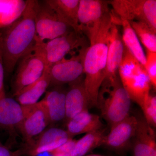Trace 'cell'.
<instances>
[{
	"instance_id": "obj_19",
	"label": "cell",
	"mask_w": 156,
	"mask_h": 156,
	"mask_svg": "<svg viewBox=\"0 0 156 156\" xmlns=\"http://www.w3.org/2000/svg\"><path fill=\"white\" fill-rule=\"evenodd\" d=\"M44 2L53 10L61 21L73 30L80 33L78 20L80 0H47Z\"/></svg>"
},
{
	"instance_id": "obj_24",
	"label": "cell",
	"mask_w": 156,
	"mask_h": 156,
	"mask_svg": "<svg viewBox=\"0 0 156 156\" xmlns=\"http://www.w3.org/2000/svg\"><path fill=\"white\" fill-rule=\"evenodd\" d=\"M26 1H0V30L15 21L25 9Z\"/></svg>"
},
{
	"instance_id": "obj_30",
	"label": "cell",
	"mask_w": 156,
	"mask_h": 156,
	"mask_svg": "<svg viewBox=\"0 0 156 156\" xmlns=\"http://www.w3.org/2000/svg\"><path fill=\"white\" fill-rule=\"evenodd\" d=\"M24 153V151L22 150L11 151L9 148L0 143V156H21Z\"/></svg>"
},
{
	"instance_id": "obj_1",
	"label": "cell",
	"mask_w": 156,
	"mask_h": 156,
	"mask_svg": "<svg viewBox=\"0 0 156 156\" xmlns=\"http://www.w3.org/2000/svg\"><path fill=\"white\" fill-rule=\"evenodd\" d=\"M39 2L26 1L24 10L15 21L0 30L5 74L15 66L37 43L36 16Z\"/></svg>"
},
{
	"instance_id": "obj_5",
	"label": "cell",
	"mask_w": 156,
	"mask_h": 156,
	"mask_svg": "<svg viewBox=\"0 0 156 156\" xmlns=\"http://www.w3.org/2000/svg\"><path fill=\"white\" fill-rule=\"evenodd\" d=\"M43 43L37 41L20 59L12 85L14 95L35 82L44 73L47 65Z\"/></svg>"
},
{
	"instance_id": "obj_14",
	"label": "cell",
	"mask_w": 156,
	"mask_h": 156,
	"mask_svg": "<svg viewBox=\"0 0 156 156\" xmlns=\"http://www.w3.org/2000/svg\"><path fill=\"white\" fill-rule=\"evenodd\" d=\"M31 105H21L6 96L5 91L0 94V128L11 131L18 128L30 109Z\"/></svg>"
},
{
	"instance_id": "obj_26",
	"label": "cell",
	"mask_w": 156,
	"mask_h": 156,
	"mask_svg": "<svg viewBox=\"0 0 156 156\" xmlns=\"http://www.w3.org/2000/svg\"><path fill=\"white\" fill-rule=\"evenodd\" d=\"M144 119L153 128L156 126V96L150 94L146 98L141 106Z\"/></svg>"
},
{
	"instance_id": "obj_21",
	"label": "cell",
	"mask_w": 156,
	"mask_h": 156,
	"mask_svg": "<svg viewBox=\"0 0 156 156\" xmlns=\"http://www.w3.org/2000/svg\"><path fill=\"white\" fill-rule=\"evenodd\" d=\"M50 68L46 67L41 77L14 95L18 103L21 105H29L38 102L39 99L50 86Z\"/></svg>"
},
{
	"instance_id": "obj_8",
	"label": "cell",
	"mask_w": 156,
	"mask_h": 156,
	"mask_svg": "<svg viewBox=\"0 0 156 156\" xmlns=\"http://www.w3.org/2000/svg\"><path fill=\"white\" fill-rule=\"evenodd\" d=\"M44 3L43 5L39 4L36 16L37 41H48L73 30L58 18L49 6Z\"/></svg>"
},
{
	"instance_id": "obj_27",
	"label": "cell",
	"mask_w": 156,
	"mask_h": 156,
	"mask_svg": "<svg viewBox=\"0 0 156 156\" xmlns=\"http://www.w3.org/2000/svg\"><path fill=\"white\" fill-rule=\"evenodd\" d=\"M146 62L144 68L150 80L152 86L156 88V53L147 50Z\"/></svg>"
},
{
	"instance_id": "obj_17",
	"label": "cell",
	"mask_w": 156,
	"mask_h": 156,
	"mask_svg": "<svg viewBox=\"0 0 156 156\" xmlns=\"http://www.w3.org/2000/svg\"><path fill=\"white\" fill-rule=\"evenodd\" d=\"M70 84L66 95V117L67 122L81 112L88 110L89 98L82 77Z\"/></svg>"
},
{
	"instance_id": "obj_31",
	"label": "cell",
	"mask_w": 156,
	"mask_h": 156,
	"mask_svg": "<svg viewBox=\"0 0 156 156\" xmlns=\"http://www.w3.org/2000/svg\"><path fill=\"white\" fill-rule=\"evenodd\" d=\"M85 156H104L103 155H101L99 154H91L89 155Z\"/></svg>"
},
{
	"instance_id": "obj_3",
	"label": "cell",
	"mask_w": 156,
	"mask_h": 156,
	"mask_svg": "<svg viewBox=\"0 0 156 156\" xmlns=\"http://www.w3.org/2000/svg\"><path fill=\"white\" fill-rule=\"evenodd\" d=\"M131 101L119 77L114 81L102 83L98 97L97 107L111 126L130 115Z\"/></svg>"
},
{
	"instance_id": "obj_4",
	"label": "cell",
	"mask_w": 156,
	"mask_h": 156,
	"mask_svg": "<svg viewBox=\"0 0 156 156\" xmlns=\"http://www.w3.org/2000/svg\"><path fill=\"white\" fill-rule=\"evenodd\" d=\"M118 73L121 83L131 100L140 107L150 94L151 84L143 66L125 47Z\"/></svg>"
},
{
	"instance_id": "obj_6",
	"label": "cell",
	"mask_w": 156,
	"mask_h": 156,
	"mask_svg": "<svg viewBox=\"0 0 156 156\" xmlns=\"http://www.w3.org/2000/svg\"><path fill=\"white\" fill-rule=\"evenodd\" d=\"M108 2L120 20L144 23L156 32V0H113Z\"/></svg>"
},
{
	"instance_id": "obj_18",
	"label": "cell",
	"mask_w": 156,
	"mask_h": 156,
	"mask_svg": "<svg viewBox=\"0 0 156 156\" xmlns=\"http://www.w3.org/2000/svg\"><path fill=\"white\" fill-rule=\"evenodd\" d=\"M66 92L61 86L55 87L47 92L41 101L48 113L50 124L58 122L65 119Z\"/></svg>"
},
{
	"instance_id": "obj_15",
	"label": "cell",
	"mask_w": 156,
	"mask_h": 156,
	"mask_svg": "<svg viewBox=\"0 0 156 156\" xmlns=\"http://www.w3.org/2000/svg\"><path fill=\"white\" fill-rule=\"evenodd\" d=\"M70 138L66 130L61 128H50L39 135L35 142L30 146L25 152L31 156H36L46 152L52 151L64 144Z\"/></svg>"
},
{
	"instance_id": "obj_16",
	"label": "cell",
	"mask_w": 156,
	"mask_h": 156,
	"mask_svg": "<svg viewBox=\"0 0 156 156\" xmlns=\"http://www.w3.org/2000/svg\"><path fill=\"white\" fill-rule=\"evenodd\" d=\"M133 140V156H156L154 130L148 124L144 118H137V127Z\"/></svg>"
},
{
	"instance_id": "obj_29",
	"label": "cell",
	"mask_w": 156,
	"mask_h": 156,
	"mask_svg": "<svg viewBox=\"0 0 156 156\" xmlns=\"http://www.w3.org/2000/svg\"><path fill=\"white\" fill-rule=\"evenodd\" d=\"M5 75L2 40H1V35H0V94L5 91L4 84Z\"/></svg>"
},
{
	"instance_id": "obj_22",
	"label": "cell",
	"mask_w": 156,
	"mask_h": 156,
	"mask_svg": "<svg viewBox=\"0 0 156 156\" xmlns=\"http://www.w3.org/2000/svg\"><path fill=\"white\" fill-rule=\"evenodd\" d=\"M119 25L122 27V37L125 48L144 67L146 62V54L130 22L127 20H119Z\"/></svg>"
},
{
	"instance_id": "obj_11",
	"label": "cell",
	"mask_w": 156,
	"mask_h": 156,
	"mask_svg": "<svg viewBox=\"0 0 156 156\" xmlns=\"http://www.w3.org/2000/svg\"><path fill=\"white\" fill-rule=\"evenodd\" d=\"M118 26L113 21L107 36L108 52L104 81H113L119 77L118 71L124 56L125 46Z\"/></svg>"
},
{
	"instance_id": "obj_25",
	"label": "cell",
	"mask_w": 156,
	"mask_h": 156,
	"mask_svg": "<svg viewBox=\"0 0 156 156\" xmlns=\"http://www.w3.org/2000/svg\"><path fill=\"white\" fill-rule=\"evenodd\" d=\"M131 27L136 36L147 51L156 53V32L146 23L140 21H131Z\"/></svg>"
},
{
	"instance_id": "obj_2",
	"label": "cell",
	"mask_w": 156,
	"mask_h": 156,
	"mask_svg": "<svg viewBox=\"0 0 156 156\" xmlns=\"http://www.w3.org/2000/svg\"><path fill=\"white\" fill-rule=\"evenodd\" d=\"M113 21V14L110 11L104 19L96 35L89 41L90 46L85 50L84 84L89 107H97L98 93L105 78L108 52L107 36Z\"/></svg>"
},
{
	"instance_id": "obj_28",
	"label": "cell",
	"mask_w": 156,
	"mask_h": 156,
	"mask_svg": "<svg viewBox=\"0 0 156 156\" xmlns=\"http://www.w3.org/2000/svg\"><path fill=\"white\" fill-rule=\"evenodd\" d=\"M76 141L73 138L70 139L64 144L50 153L53 156H72Z\"/></svg>"
},
{
	"instance_id": "obj_7",
	"label": "cell",
	"mask_w": 156,
	"mask_h": 156,
	"mask_svg": "<svg viewBox=\"0 0 156 156\" xmlns=\"http://www.w3.org/2000/svg\"><path fill=\"white\" fill-rule=\"evenodd\" d=\"M108 2L103 0H80L78 13L79 31L89 41L96 35L104 19L110 12Z\"/></svg>"
},
{
	"instance_id": "obj_13",
	"label": "cell",
	"mask_w": 156,
	"mask_h": 156,
	"mask_svg": "<svg viewBox=\"0 0 156 156\" xmlns=\"http://www.w3.org/2000/svg\"><path fill=\"white\" fill-rule=\"evenodd\" d=\"M137 124V117L129 115L111 126L110 131L105 137L103 145L115 151L126 148L134 138Z\"/></svg>"
},
{
	"instance_id": "obj_20",
	"label": "cell",
	"mask_w": 156,
	"mask_h": 156,
	"mask_svg": "<svg viewBox=\"0 0 156 156\" xmlns=\"http://www.w3.org/2000/svg\"><path fill=\"white\" fill-rule=\"evenodd\" d=\"M103 128L99 116L85 110L76 115L67 122V131L70 137L88 133Z\"/></svg>"
},
{
	"instance_id": "obj_12",
	"label": "cell",
	"mask_w": 156,
	"mask_h": 156,
	"mask_svg": "<svg viewBox=\"0 0 156 156\" xmlns=\"http://www.w3.org/2000/svg\"><path fill=\"white\" fill-rule=\"evenodd\" d=\"M49 124L48 113L40 101L31 105L28 112L18 128L30 146L34 142V137L41 134Z\"/></svg>"
},
{
	"instance_id": "obj_9",
	"label": "cell",
	"mask_w": 156,
	"mask_h": 156,
	"mask_svg": "<svg viewBox=\"0 0 156 156\" xmlns=\"http://www.w3.org/2000/svg\"><path fill=\"white\" fill-rule=\"evenodd\" d=\"M86 48L79 54L64 58L50 68V85L53 87L70 84L80 78L84 74L83 59Z\"/></svg>"
},
{
	"instance_id": "obj_23",
	"label": "cell",
	"mask_w": 156,
	"mask_h": 156,
	"mask_svg": "<svg viewBox=\"0 0 156 156\" xmlns=\"http://www.w3.org/2000/svg\"><path fill=\"white\" fill-rule=\"evenodd\" d=\"M105 129L87 133L76 141L72 156H85L96 147L103 145L106 136Z\"/></svg>"
},
{
	"instance_id": "obj_10",
	"label": "cell",
	"mask_w": 156,
	"mask_h": 156,
	"mask_svg": "<svg viewBox=\"0 0 156 156\" xmlns=\"http://www.w3.org/2000/svg\"><path fill=\"white\" fill-rule=\"evenodd\" d=\"M82 34L75 31L43 43L47 67L50 68L55 63L65 58L68 54L82 45Z\"/></svg>"
}]
</instances>
